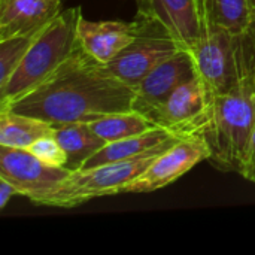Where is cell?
I'll return each mask as SVG.
<instances>
[{"label":"cell","mask_w":255,"mask_h":255,"mask_svg":"<svg viewBox=\"0 0 255 255\" xmlns=\"http://www.w3.org/2000/svg\"><path fill=\"white\" fill-rule=\"evenodd\" d=\"M196 76L197 69L191 52L187 49L178 51L160 63L134 87L133 111L148 117L149 112L164 102L179 85Z\"/></svg>","instance_id":"10"},{"label":"cell","mask_w":255,"mask_h":255,"mask_svg":"<svg viewBox=\"0 0 255 255\" xmlns=\"http://www.w3.org/2000/svg\"><path fill=\"white\" fill-rule=\"evenodd\" d=\"M13 196H21L19 190H18L12 182H9L7 179H4V178L0 176V209H1V211L6 208L7 202H9Z\"/></svg>","instance_id":"22"},{"label":"cell","mask_w":255,"mask_h":255,"mask_svg":"<svg viewBox=\"0 0 255 255\" xmlns=\"http://www.w3.org/2000/svg\"><path fill=\"white\" fill-rule=\"evenodd\" d=\"M212 99L199 76L179 85L148 118L181 137L203 134L211 123Z\"/></svg>","instance_id":"7"},{"label":"cell","mask_w":255,"mask_h":255,"mask_svg":"<svg viewBox=\"0 0 255 255\" xmlns=\"http://www.w3.org/2000/svg\"><path fill=\"white\" fill-rule=\"evenodd\" d=\"M133 100L134 88L121 82L108 70L106 64L99 63L78 46L42 84L3 109L60 127L131 111Z\"/></svg>","instance_id":"1"},{"label":"cell","mask_w":255,"mask_h":255,"mask_svg":"<svg viewBox=\"0 0 255 255\" xmlns=\"http://www.w3.org/2000/svg\"><path fill=\"white\" fill-rule=\"evenodd\" d=\"M81 16L79 6L64 9L37 33L21 64L0 88V109L42 84L73 54L79 46L78 22Z\"/></svg>","instance_id":"4"},{"label":"cell","mask_w":255,"mask_h":255,"mask_svg":"<svg viewBox=\"0 0 255 255\" xmlns=\"http://www.w3.org/2000/svg\"><path fill=\"white\" fill-rule=\"evenodd\" d=\"M70 173L72 170L66 167L42 161L30 149L0 145V176L12 182L21 196L33 203H37Z\"/></svg>","instance_id":"9"},{"label":"cell","mask_w":255,"mask_h":255,"mask_svg":"<svg viewBox=\"0 0 255 255\" xmlns=\"http://www.w3.org/2000/svg\"><path fill=\"white\" fill-rule=\"evenodd\" d=\"M199 7V39L190 51L197 76L203 82L211 99L229 93L242 76L255 67V49L248 34L238 36L220 25L203 0Z\"/></svg>","instance_id":"3"},{"label":"cell","mask_w":255,"mask_h":255,"mask_svg":"<svg viewBox=\"0 0 255 255\" xmlns=\"http://www.w3.org/2000/svg\"><path fill=\"white\" fill-rule=\"evenodd\" d=\"M137 16L164 28L184 49L191 51L199 39L197 0H137Z\"/></svg>","instance_id":"11"},{"label":"cell","mask_w":255,"mask_h":255,"mask_svg":"<svg viewBox=\"0 0 255 255\" xmlns=\"http://www.w3.org/2000/svg\"><path fill=\"white\" fill-rule=\"evenodd\" d=\"M255 127V67L226 94L212 99L211 123L202 134L215 166L242 173L248 143Z\"/></svg>","instance_id":"2"},{"label":"cell","mask_w":255,"mask_h":255,"mask_svg":"<svg viewBox=\"0 0 255 255\" xmlns=\"http://www.w3.org/2000/svg\"><path fill=\"white\" fill-rule=\"evenodd\" d=\"M137 21L140 22V30L134 40L106 64L115 78L131 88L140 84L160 63L184 49L158 24L139 16Z\"/></svg>","instance_id":"6"},{"label":"cell","mask_w":255,"mask_h":255,"mask_svg":"<svg viewBox=\"0 0 255 255\" xmlns=\"http://www.w3.org/2000/svg\"><path fill=\"white\" fill-rule=\"evenodd\" d=\"M181 139H182L181 136L163 127H157V128H152L149 131H145L131 137H126V139L115 140V142H108L100 151H97L82 166V169L131 160V158H137V157L157 152V151H166L172 148Z\"/></svg>","instance_id":"14"},{"label":"cell","mask_w":255,"mask_h":255,"mask_svg":"<svg viewBox=\"0 0 255 255\" xmlns=\"http://www.w3.org/2000/svg\"><path fill=\"white\" fill-rule=\"evenodd\" d=\"M163 152L164 151H157L131 160L75 170L36 205L75 208L97 197L123 194V190L142 175L154 158Z\"/></svg>","instance_id":"5"},{"label":"cell","mask_w":255,"mask_h":255,"mask_svg":"<svg viewBox=\"0 0 255 255\" xmlns=\"http://www.w3.org/2000/svg\"><path fill=\"white\" fill-rule=\"evenodd\" d=\"M203 3L220 25L238 36L248 34L251 21L248 0H203Z\"/></svg>","instance_id":"18"},{"label":"cell","mask_w":255,"mask_h":255,"mask_svg":"<svg viewBox=\"0 0 255 255\" xmlns=\"http://www.w3.org/2000/svg\"><path fill=\"white\" fill-rule=\"evenodd\" d=\"M54 136L67 155L66 169L72 172L82 169V166L106 145V140L94 133L90 123H72L55 127Z\"/></svg>","instance_id":"15"},{"label":"cell","mask_w":255,"mask_h":255,"mask_svg":"<svg viewBox=\"0 0 255 255\" xmlns=\"http://www.w3.org/2000/svg\"><path fill=\"white\" fill-rule=\"evenodd\" d=\"M250 3V15H251V21H250V30H248V37L253 43L255 49V0H248Z\"/></svg>","instance_id":"23"},{"label":"cell","mask_w":255,"mask_h":255,"mask_svg":"<svg viewBox=\"0 0 255 255\" xmlns=\"http://www.w3.org/2000/svg\"><path fill=\"white\" fill-rule=\"evenodd\" d=\"M61 12V0H0V40L40 31Z\"/></svg>","instance_id":"13"},{"label":"cell","mask_w":255,"mask_h":255,"mask_svg":"<svg viewBox=\"0 0 255 255\" xmlns=\"http://www.w3.org/2000/svg\"><path fill=\"white\" fill-rule=\"evenodd\" d=\"M90 126L97 136L106 140V143L131 137L158 127L151 118L133 109L105 115L99 120L91 121Z\"/></svg>","instance_id":"17"},{"label":"cell","mask_w":255,"mask_h":255,"mask_svg":"<svg viewBox=\"0 0 255 255\" xmlns=\"http://www.w3.org/2000/svg\"><path fill=\"white\" fill-rule=\"evenodd\" d=\"M245 179L251 181L255 184V127L248 143V149H247V157H245V164H244V170L241 173Z\"/></svg>","instance_id":"21"},{"label":"cell","mask_w":255,"mask_h":255,"mask_svg":"<svg viewBox=\"0 0 255 255\" xmlns=\"http://www.w3.org/2000/svg\"><path fill=\"white\" fill-rule=\"evenodd\" d=\"M37 33L39 31L18 34L0 40V88L9 81L12 73L21 64Z\"/></svg>","instance_id":"19"},{"label":"cell","mask_w":255,"mask_h":255,"mask_svg":"<svg viewBox=\"0 0 255 255\" xmlns=\"http://www.w3.org/2000/svg\"><path fill=\"white\" fill-rule=\"evenodd\" d=\"M211 158V148L202 134L187 136L154 158L146 170L133 179L124 193H151L164 188L190 172L196 164Z\"/></svg>","instance_id":"8"},{"label":"cell","mask_w":255,"mask_h":255,"mask_svg":"<svg viewBox=\"0 0 255 255\" xmlns=\"http://www.w3.org/2000/svg\"><path fill=\"white\" fill-rule=\"evenodd\" d=\"M55 127L43 120L16 114L9 109L0 111V145L28 149L45 136H52Z\"/></svg>","instance_id":"16"},{"label":"cell","mask_w":255,"mask_h":255,"mask_svg":"<svg viewBox=\"0 0 255 255\" xmlns=\"http://www.w3.org/2000/svg\"><path fill=\"white\" fill-rule=\"evenodd\" d=\"M140 22L126 21H88L84 16L78 22L79 46L102 64L111 63L137 36Z\"/></svg>","instance_id":"12"},{"label":"cell","mask_w":255,"mask_h":255,"mask_svg":"<svg viewBox=\"0 0 255 255\" xmlns=\"http://www.w3.org/2000/svg\"><path fill=\"white\" fill-rule=\"evenodd\" d=\"M37 158H40L42 161L51 164V166H60V167H66L67 163V155L64 152V149L61 148L60 142L55 139V136H45L42 139H39L37 142H34L30 148H28Z\"/></svg>","instance_id":"20"}]
</instances>
